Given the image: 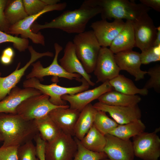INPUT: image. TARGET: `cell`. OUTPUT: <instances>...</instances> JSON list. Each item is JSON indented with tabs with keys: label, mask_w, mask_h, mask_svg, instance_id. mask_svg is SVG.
I'll list each match as a JSON object with an SVG mask.
<instances>
[{
	"label": "cell",
	"mask_w": 160,
	"mask_h": 160,
	"mask_svg": "<svg viewBox=\"0 0 160 160\" xmlns=\"http://www.w3.org/2000/svg\"><path fill=\"white\" fill-rule=\"evenodd\" d=\"M147 71L150 78L143 88L148 90L153 88L158 93L160 92V65H156L149 68Z\"/></svg>",
	"instance_id": "cell-33"
},
{
	"label": "cell",
	"mask_w": 160,
	"mask_h": 160,
	"mask_svg": "<svg viewBox=\"0 0 160 160\" xmlns=\"http://www.w3.org/2000/svg\"><path fill=\"white\" fill-rule=\"evenodd\" d=\"M157 33L156 39L153 44V46L160 45V27L157 28Z\"/></svg>",
	"instance_id": "cell-43"
},
{
	"label": "cell",
	"mask_w": 160,
	"mask_h": 160,
	"mask_svg": "<svg viewBox=\"0 0 160 160\" xmlns=\"http://www.w3.org/2000/svg\"><path fill=\"white\" fill-rule=\"evenodd\" d=\"M73 136L61 131L54 139L46 142V160H72L77 151V144Z\"/></svg>",
	"instance_id": "cell-8"
},
{
	"label": "cell",
	"mask_w": 160,
	"mask_h": 160,
	"mask_svg": "<svg viewBox=\"0 0 160 160\" xmlns=\"http://www.w3.org/2000/svg\"><path fill=\"white\" fill-rule=\"evenodd\" d=\"M6 42L12 43L14 47L20 52L25 51L29 46L28 39L14 36L0 30V44Z\"/></svg>",
	"instance_id": "cell-32"
},
{
	"label": "cell",
	"mask_w": 160,
	"mask_h": 160,
	"mask_svg": "<svg viewBox=\"0 0 160 160\" xmlns=\"http://www.w3.org/2000/svg\"><path fill=\"white\" fill-rule=\"evenodd\" d=\"M7 0H0V30L8 33L10 25L7 21L4 10Z\"/></svg>",
	"instance_id": "cell-38"
},
{
	"label": "cell",
	"mask_w": 160,
	"mask_h": 160,
	"mask_svg": "<svg viewBox=\"0 0 160 160\" xmlns=\"http://www.w3.org/2000/svg\"><path fill=\"white\" fill-rule=\"evenodd\" d=\"M4 14L10 26L28 16L25 10L22 0H7Z\"/></svg>",
	"instance_id": "cell-28"
},
{
	"label": "cell",
	"mask_w": 160,
	"mask_h": 160,
	"mask_svg": "<svg viewBox=\"0 0 160 160\" xmlns=\"http://www.w3.org/2000/svg\"><path fill=\"white\" fill-rule=\"evenodd\" d=\"M77 56L85 71L93 72L101 47L92 30L76 35L72 41Z\"/></svg>",
	"instance_id": "cell-4"
},
{
	"label": "cell",
	"mask_w": 160,
	"mask_h": 160,
	"mask_svg": "<svg viewBox=\"0 0 160 160\" xmlns=\"http://www.w3.org/2000/svg\"><path fill=\"white\" fill-rule=\"evenodd\" d=\"M75 138L77 144V151L72 160H102L108 158L104 152H97L89 150L82 145L80 140L75 137Z\"/></svg>",
	"instance_id": "cell-31"
},
{
	"label": "cell",
	"mask_w": 160,
	"mask_h": 160,
	"mask_svg": "<svg viewBox=\"0 0 160 160\" xmlns=\"http://www.w3.org/2000/svg\"><path fill=\"white\" fill-rule=\"evenodd\" d=\"M97 111L91 103L81 111L74 128L75 137L81 140L86 134L93 124Z\"/></svg>",
	"instance_id": "cell-23"
},
{
	"label": "cell",
	"mask_w": 160,
	"mask_h": 160,
	"mask_svg": "<svg viewBox=\"0 0 160 160\" xmlns=\"http://www.w3.org/2000/svg\"><path fill=\"white\" fill-rule=\"evenodd\" d=\"M120 71L114 54L107 47H101L93 71L97 78L96 82L109 81L119 75Z\"/></svg>",
	"instance_id": "cell-13"
},
{
	"label": "cell",
	"mask_w": 160,
	"mask_h": 160,
	"mask_svg": "<svg viewBox=\"0 0 160 160\" xmlns=\"http://www.w3.org/2000/svg\"><path fill=\"white\" fill-rule=\"evenodd\" d=\"M28 49L31 55L29 60L23 67L19 69L20 63H19L13 72L7 76H1L0 72V101L3 99L8 95L11 89L16 86L19 82L25 72L28 68L38 59L44 56L53 57V53L47 51L43 53L37 52L33 47L30 46Z\"/></svg>",
	"instance_id": "cell-12"
},
{
	"label": "cell",
	"mask_w": 160,
	"mask_h": 160,
	"mask_svg": "<svg viewBox=\"0 0 160 160\" xmlns=\"http://www.w3.org/2000/svg\"><path fill=\"white\" fill-rule=\"evenodd\" d=\"M13 58L7 56L2 54L0 58L1 63L4 65L10 64L12 61Z\"/></svg>",
	"instance_id": "cell-41"
},
{
	"label": "cell",
	"mask_w": 160,
	"mask_h": 160,
	"mask_svg": "<svg viewBox=\"0 0 160 160\" xmlns=\"http://www.w3.org/2000/svg\"><path fill=\"white\" fill-rule=\"evenodd\" d=\"M156 130L144 132L133 137L135 156L143 160H158L160 157V138Z\"/></svg>",
	"instance_id": "cell-9"
},
{
	"label": "cell",
	"mask_w": 160,
	"mask_h": 160,
	"mask_svg": "<svg viewBox=\"0 0 160 160\" xmlns=\"http://www.w3.org/2000/svg\"><path fill=\"white\" fill-rule=\"evenodd\" d=\"M81 85L74 87H65L53 83L49 85L41 84L39 79L35 78L27 79L23 83L24 88H32L39 90L42 94L48 95L49 100L53 104L57 106L67 105L66 102L61 99V96L65 95H73L88 90L90 85L82 77Z\"/></svg>",
	"instance_id": "cell-5"
},
{
	"label": "cell",
	"mask_w": 160,
	"mask_h": 160,
	"mask_svg": "<svg viewBox=\"0 0 160 160\" xmlns=\"http://www.w3.org/2000/svg\"><path fill=\"white\" fill-rule=\"evenodd\" d=\"M146 127L141 119L119 125L108 134L124 140H130L144 132Z\"/></svg>",
	"instance_id": "cell-27"
},
{
	"label": "cell",
	"mask_w": 160,
	"mask_h": 160,
	"mask_svg": "<svg viewBox=\"0 0 160 160\" xmlns=\"http://www.w3.org/2000/svg\"><path fill=\"white\" fill-rule=\"evenodd\" d=\"M49 98L43 94L28 97L17 107L16 113L26 120H34L47 115L53 109L64 106L53 104Z\"/></svg>",
	"instance_id": "cell-7"
},
{
	"label": "cell",
	"mask_w": 160,
	"mask_h": 160,
	"mask_svg": "<svg viewBox=\"0 0 160 160\" xmlns=\"http://www.w3.org/2000/svg\"><path fill=\"white\" fill-rule=\"evenodd\" d=\"M102 9V19H126L132 21L151 9L143 4L127 0H95Z\"/></svg>",
	"instance_id": "cell-3"
},
{
	"label": "cell",
	"mask_w": 160,
	"mask_h": 160,
	"mask_svg": "<svg viewBox=\"0 0 160 160\" xmlns=\"http://www.w3.org/2000/svg\"><path fill=\"white\" fill-rule=\"evenodd\" d=\"M34 120L41 137L46 142L52 141L61 132L48 114Z\"/></svg>",
	"instance_id": "cell-29"
},
{
	"label": "cell",
	"mask_w": 160,
	"mask_h": 160,
	"mask_svg": "<svg viewBox=\"0 0 160 160\" xmlns=\"http://www.w3.org/2000/svg\"><path fill=\"white\" fill-rule=\"evenodd\" d=\"M55 53L51 64L47 67H44L40 61L31 64L33 68L31 71L26 76L27 79L35 78L39 80H43V78L46 76H52L56 77L63 78L70 80L75 79L80 81L81 76L76 73H71L66 72L59 65L57 59L63 47L57 43L54 44Z\"/></svg>",
	"instance_id": "cell-10"
},
{
	"label": "cell",
	"mask_w": 160,
	"mask_h": 160,
	"mask_svg": "<svg viewBox=\"0 0 160 160\" xmlns=\"http://www.w3.org/2000/svg\"><path fill=\"white\" fill-rule=\"evenodd\" d=\"M111 160L109 159H107V158L106 159H103V160Z\"/></svg>",
	"instance_id": "cell-44"
},
{
	"label": "cell",
	"mask_w": 160,
	"mask_h": 160,
	"mask_svg": "<svg viewBox=\"0 0 160 160\" xmlns=\"http://www.w3.org/2000/svg\"><path fill=\"white\" fill-rule=\"evenodd\" d=\"M80 112L66 105L53 109L48 115L62 132L73 136Z\"/></svg>",
	"instance_id": "cell-18"
},
{
	"label": "cell",
	"mask_w": 160,
	"mask_h": 160,
	"mask_svg": "<svg viewBox=\"0 0 160 160\" xmlns=\"http://www.w3.org/2000/svg\"><path fill=\"white\" fill-rule=\"evenodd\" d=\"M66 6L67 3L65 2L47 6L40 12L35 15H28L23 19L11 26L8 34L15 35L16 36L20 34L22 38H29L34 43L44 46L45 41L44 36L40 32L37 33L33 32L31 29V26L35 20L42 15L51 11L63 10Z\"/></svg>",
	"instance_id": "cell-6"
},
{
	"label": "cell",
	"mask_w": 160,
	"mask_h": 160,
	"mask_svg": "<svg viewBox=\"0 0 160 160\" xmlns=\"http://www.w3.org/2000/svg\"><path fill=\"white\" fill-rule=\"evenodd\" d=\"M93 124L98 130L105 135L109 134L119 125L113 119L109 118L106 112L97 110Z\"/></svg>",
	"instance_id": "cell-30"
},
{
	"label": "cell",
	"mask_w": 160,
	"mask_h": 160,
	"mask_svg": "<svg viewBox=\"0 0 160 160\" xmlns=\"http://www.w3.org/2000/svg\"><path fill=\"white\" fill-rule=\"evenodd\" d=\"M113 90L109 81L103 83L94 88L87 90L73 95H65L61 96V99L69 103V107L72 109L81 111L88 104L98 98L105 93Z\"/></svg>",
	"instance_id": "cell-16"
},
{
	"label": "cell",
	"mask_w": 160,
	"mask_h": 160,
	"mask_svg": "<svg viewBox=\"0 0 160 160\" xmlns=\"http://www.w3.org/2000/svg\"><path fill=\"white\" fill-rule=\"evenodd\" d=\"M93 105L97 110L108 113L119 125L140 119L142 116L141 111L138 105L118 106L109 105L98 102Z\"/></svg>",
	"instance_id": "cell-15"
},
{
	"label": "cell",
	"mask_w": 160,
	"mask_h": 160,
	"mask_svg": "<svg viewBox=\"0 0 160 160\" xmlns=\"http://www.w3.org/2000/svg\"><path fill=\"white\" fill-rule=\"evenodd\" d=\"M116 64L120 70L127 71L137 81L143 79L147 74V71L140 69L142 64L140 53L132 50L114 54Z\"/></svg>",
	"instance_id": "cell-19"
},
{
	"label": "cell",
	"mask_w": 160,
	"mask_h": 160,
	"mask_svg": "<svg viewBox=\"0 0 160 160\" xmlns=\"http://www.w3.org/2000/svg\"><path fill=\"white\" fill-rule=\"evenodd\" d=\"M18 160H39L37 156L36 146L32 141L18 147Z\"/></svg>",
	"instance_id": "cell-34"
},
{
	"label": "cell",
	"mask_w": 160,
	"mask_h": 160,
	"mask_svg": "<svg viewBox=\"0 0 160 160\" xmlns=\"http://www.w3.org/2000/svg\"><path fill=\"white\" fill-rule=\"evenodd\" d=\"M106 143L103 152L111 160H134L135 156L132 142L110 134L105 135Z\"/></svg>",
	"instance_id": "cell-14"
},
{
	"label": "cell",
	"mask_w": 160,
	"mask_h": 160,
	"mask_svg": "<svg viewBox=\"0 0 160 160\" xmlns=\"http://www.w3.org/2000/svg\"><path fill=\"white\" fill-rule=\"evenodd\" d=\"M63 56L59 59L60 65L67 72L80 75L90 86H94L95 83L91 80V76L87 73L76 54L72 41L66 43L64 49Z\"/></svg>",
	"instance_id": "cell-20"
},
{
	"label": "cell",
	"mask_w": 160,
	"mask_h": 160,
	"mask_svg": "<svg viewBox=\"0 0 160 160\" xmlns=\"http://www.w3.org/2000/svg\"><path fill=\"white\" fill-rule=\"evenodd\" d=\"M98 100L99 102L109 105L131 106L137 105L141 98L137 95H127L113 90L103 94Z\"/></svg>",
	"instance_id": "cell-24"
},
{
	"label": "cell",
	"mask_w": 160,
	"mask_h": 160,
	"mask_svg": "<svg viewBox=\"0 0 160 160\" xmlns=\"http://www.w3.org/2000/svg\"><path fill=\"white\" fill-rule=\"evenodd\" d=\"M135 39V47L141 51L152 46L156 39L157 30L153 20L145 13L132 21Z\"/></svg>",
	"instance_id": "cell-11"
},
{
	"label": "cell",
	"mask_w": 160,
	"mask_h": 160,
	"mask_svg": "<svg viewBox=\"0 0 160 160\" xmlns=\"http://www.w3.org/2000/svg\"><path fill=\"white\" fill-rule=\"evenodd\" d=\"M41 94V93L36 89H22L16 86L0 101V113H16V108L23 101L30 97Z\"/></svg>",
	"instance_id": "cell-21"
},
{
	"label": "cell",
	"mask_w": 160,
	"mask_h": 160,
	"mask_svg": "<svg viewBox=\"0 0 160 160\" xmlns=\"http://www.w3.org/2000/svg\"><path fill=\"white\" fill-rule=\"evenodd\" d=\"M18 147L1 146L0 147V160H18Z\"/></svg>",
	"instance_id": "cell-37"
},
{
	"label": "cell",
	"mask_w": 160,
	"mask_h": 160,
	"mask_svg": "<svg viewBox=\"0 0 160 160\" xmlns=\"http://www.w3.org/2000/svg\"></svg>",
	"instance_id": "cell-45"
},
{
	"label": "cell",
	"mask_w": 160,
	"mask_h": 160,
	"mask_svg": "<svg viewBox=\"0 0 160 160\" xmlns=\"http://www.w3.org/2000/svg\"><path fill=\"white\" fill-rule=\"evenodd\" d=\"M113 90L128 95L139 94L143 96L148 93V90L137 87L133 81L123 75L119 74L109 81Z\"/></svg>",
	"instance_id": "cell-25"
},
{
	"label": "cell",
	"mask_w": 160,
	"mask_h": 160,
	"mask_svg": "<svg viewBox=\"0 0 160 160\" xmlns=\"http://www.w3.org/2000/svg\"><path fill=\"white\" fill-rule=\"evenodd\" d=\"M25 10L28 15L37 14L48 6L44 0H23Z\"/></svg>",
	"instance_id": "cell-36"
},
{
	"label": "cell",
	"mask_w": 160,
	"mask_h": 160,
	"mask_svg": "<svg viewBox=\"0 0 160 160\" xmlns=\"http://www.w3.org/2000/svg\"><path fill=\"white\" fill-rule=\"evenodd\" d=\"M37 156L39 160H46L45 154L46 142L41 137L39 134L35 137Z\"/></svg>",
	"instance_id": "cell-39"
},
{
	"label": "cell",
	"mask_w": 160,
	"mask_h": 160,
	"mask_svg": "<svg viewBox=\"0 0 160 160\" xmlns=\"http://www.w3.org/2000/svg\"><path fill=\"white\" fill-rule=\"evenodd\" d=\"M134 31L132 21L126 20L119 33L113 41L109 49L114 54L132 50L135 47Z\"/></svg>",
	"instance_id": "cell-22"
},
{
	"label": "cell",
	"mask_w": 160,
	"mask_h": 160,
	"mask_svg": "<svg viewBox=\"0 0 160 160\" xmlns=\"http://www.w3.org/2000/svg\"><path fill=\"white\" fill-rule=\"evenodd\" d=\"M140 1L145 6L158 12H160V0H140Z\"/></svg>",
	"instance_id": "cell-40"
},
{
	"label": "cell",
	"mask_w": 160,
	"mask_h": 160,
	"mask_svg": "<svg viewBox=\"0 0 160 160\" xmlns=\"http://www.w3.org/2000/svg\"><path fill=\"white\" fill-rule=\"evenodd\" d=\"M140 56L142 64H148L160 60V45L152 46L141 51Z\"/></svg>",
	"instance_id": "cell-35"
},
{
	"label": "cell",
	"mask_w": 160,
	"mask_h": 160,
	"mask_svg": "<svg viewBox=\"0 0 160 160\" xmlns=\"http://www.w3.org/2000/svg\"><path fill=\"white\" fill-rule=\"evenodd\" d=\"M39 134L34 120H26L16 113H0L2 146L19 147L32 141Z\"/></svg>",
	"instance_id": "cell-2"
},
{
	"label": "cell",
	"mask_w": 160,
	"mask_h": 160,
	"mask_svg": "<svg viewBox=\"0 0 160 160\" xmlns=\"http://www.w3.org/2000/svg\"><path fill=\"white\" fill-rule=\"evenodd\" d=\"M80 141L86 148L97 152H103L106 143L105 135L100 132L94 124Z\"/></svg>",
	"instance_id": "cell-26"
},
{
	"label": "cell",
	"mask_w": 160,
	"mask_h": 160,
	"mask_svg": "<svg viewBox=\"0 0 160 160\" xmlns=\"http://www.w3.org/2000/svg\"><path fill=\"white\" fill-rule=\"evenodd\" d=\"M125 23L122 20H114L110 22L102 19L92 23L90 27L100 46L107 47L121 31Z\"/></svg>",
	"instance_id": "cell-17"
},
{
	"label": "cell",
	"mask_w": 160,
	"mask_h": 160,
	"mask_svg": "<svg viewBox=\"0 0 160 160\" xmlns=\"http://www.w3.org/2000/svg\"><path fill=\"white\" fill-rule=\"evenodd\" d=\"M101 11V8L95 4V0H85L78 9L64 11L49 22L40 24L35 22L31 29L35 33L49 28L60 29L68 33H80L85 31L89 20Z\"/></svg>",
	"instance_id": "cell-1"
},
{
	"label": "cell",
	"mask_w": 160,
	"mask_h": 160,
	"mask_svg": "<svg viewBox=\"0 0 160 160\" xmlns=\"http://www.w3.org/2000/svg\"><path fill=\"white\" fill-rule=\"evenodd\" d=\"M14 52L11 47H8L5 49L2 52V54L7 56L13 58L14 55Z\"/></svg>",
	"instance_id": "cell-42"
}]
</instances>
